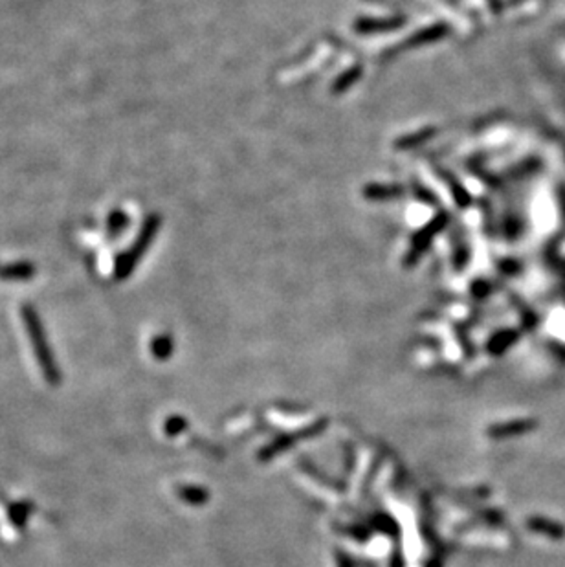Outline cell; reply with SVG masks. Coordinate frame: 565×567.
<instances>
[{
	"label": "cell",
	"instance_id": "obj_8",
	"mask_svg": "<svg viewBox=\"0 0 565 567\" xmlns=\"http://www.w3.org/2000/svg\"><path fill=\"white\" fill-rule=\"evenodd\" d=\"M404 193V189L398 186H369L365 189V195L369 198H376V200H384V198H393Z\"/></svg>",
	"mask_w": 565,
	"mask_h": 567
},
{
	"label": "cell",
	"instance_id": "obj_2",
	"mask_svg": "<svg viewBox=\"0 0 565 567\" xmlns=\"http://www.w3.org/2000/svg\"><path fill=\"white\" fill-rule=\"evenodd\" d=\"M160 223H162V220H160L158 215H149L147 220L143 223L142 231L138 234V239L132 243L131 250L125 251V254L118 259V262H116V268H114L116 279H125L127 276L134 270L138 261L142 259L143 254L147 251L149 245L153 243L156 234H158Z\"/></svg>",
	"mask_w": 565,
	"mask_h": 567
},
{
	"label": "cell",
	"instance_id": "obj_14",
	"mask_svg": "<svg viewBox=\"0 0 565 567\" xmlns=\"http://www.w3.org/2000/svg\"><path fill=\"white\" fill-rule=\"evenodd\" d=\"M178 430H184V420L182 419H171L169 422H167V426H165V431L171 433V435H175Z\"/></svg>",
	"mask_w": 565,
	"mask_h": 567
},
{
	"label": "cell",
	"instance_id": "obj_13",
	"mask_svg": "<svg viewBox=\"0 0 565 567\" xmlns=\"http://www.w3.org/2000/svg\"><path fill=\"white\" fill-rule=\"evenodd\" d=\"M512 340H514V333L500 334V338L495 340L494 344H492V347H494L495 351H503V347H507V345L511 344Z\"/></svg>",
	"mask_w": 565,
	"mask_h": 567
},
{
	"label": "cell",
	"instance_id": "obj_7",
	"mask_svg": "<svg viewBox=\"0 0 565 567\" xmlns=\"http://www.w3.org/2000/svg\"><path fill=\"white\" fill-rule=\"evenodd\" d=\"M402 21H360L356 24V32L360 33H373V32H387V30H395L396 26H401Z\"/></svg>",
	"mask_w": 565,
	"mask_h": 567
},
{
	"label": "cell",
	"instance_id": "obj_4",
	"mask_svg": "<svg viewBox=\"0 0 565 567\" xmlns=\"http://www.w3.org/2000/svg\"><path fill=\"white\" fill-rule=\"evenodd\" d=\"M527 527H529V530L547 536V538H551V540H564L565 538V525L558 524V522H555V519L542 518V516H533V518L527 519Z\"/></svg>",
	"mask_w": 565,
	"mask_h": 567
},
{
	"label": "cell",
	"instance_id": "obj_5",
	"mask_svg": "<svg viewBox=\"0 0 565 567\" xmlns=\"http://www.w3.org/2000/svg\"><path fill=\"white\" fill-rule=\"evenodd\" d=\"M33 274H35V267L30 262H13V265L0 268V279H6V281H26V279H32Z\"/></svg>",
	"mask_w": 565,
	"mask_h": 567
},
{
	"label": "cell",
	"instance_id": "obj_6",
	"mask_svg": "<svg viewBox=\"0 0 565 567\" xmlns=\"http://www.w3.org/2000/svg\"><path fill=\"white\" fill-rule=\"evenodd\" d=\"M536 428V422L531 419H523V420H512V422H507V424H501L498 428L492 430L495 437H505V435H520V433H527V431L534 430Z\"/></svg>",
	"mask_w": 565,
	"mask_h": 567
},
{
	"label": "cell",
	"instance_id": "obj_10",
	"mask_svg": "<svg viewBox=\"0 0 565 567\" xmlns=\"http://www.w3.org/2000/svg\"><path fill=\"white\" fill-rule=\"evenodd\" d=\"M180 496L189 503H202L206 502V494L200 488H182Z\"/></svg>",
	"mask_w": 565,
	"mask_h": 567
},
{
	"label": "cell",
	"instance_id": "obj_12",
	"mask_svg": "<svg viewBox=\"0 0 565 567\" xmlns=\"http://www.w3.org/2000/svg\"><path fill=\"white\" fill-rule=\"evenodd\" d=\"M127 223H129V218H127L125 213L114 212V213H112V215H110V218H109V228H110V231H120L121 228H125Z\"/></svg>",
	"mask_w": 565,
	"mask_h": 567
},
{
	"label": "cell",
	"instance_id": "obj_9",
	"mask_svg": "<svg viewBox=\"0 0 565 567\" xmlns=\"http://www.w3.org/2000/svg\"><path fill=\"white\" fill-rule=\"evenodd\" d=\"M171 351H173V342H171L169 336H165V334H162L158 338H154L153 344H151V353H153L158 360L169 358Z\"/></svg>",
	"mask_w": 565,
	"mask_h": 567
},
{
	"label": "cell",
	"instance_id": "obj_3",
	"mask_svg": "<svg viewBox=\"0 0 565 567\" xmlns=\"http://www.w3.org/2000/svg\"><path fill=\"white\" fill-rule=\"evenodd\" d=\"M446 224H448V213H439L437 217L431 218V223L426 224V226L415 235V239H413L412 243V248H409L406 257L407 267H412V265H415V262L420 259V256L428 250V246L431 245V240L435 239V235L439 234Z\"/></svg>",
	"mask_w": 565,
	"mask_h": 567
},
{
	"label": "cell",
	"instance_id": "obj_1",
	"mask_svg": "<svg viewBox=\"0 0 565 567\" xmlns=\"http://www.w3.org/2000/svg\"><path fill=\"white\" fill-rule=\"evenodd\" d=\"M22 318H24L28 336H30V342H32L33 351H35V356H37L39 366L43 369L44 377H46V380H48L50 384H57V382H59V371H57L54 355H52V349H50L48 342H46V336H44L39 314L33 311L32 307L26 305L22 307Z\"/></svg>",
	"mask_w": 565,
	"mask_h": 567
},
{
	"label": "cell",
	"instance_id": "obj_11",
	"mask_svg": "<svg viewBox=\"0 0 565 567\" xmlns=\"http://www.w3.org/2000/svg\"><path fill=\"white\" fill-rule=\"evenodd\" d=\"M358 77H360V68H354V70H351L349 74H345V76H341L338 81H336V92H341V90H345V88H349V85H351L352 81H356Z\"/></svg>",
	"mask_w": 565,
	"mask_h": 567
}]
</instances>
